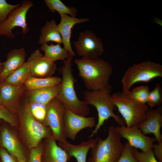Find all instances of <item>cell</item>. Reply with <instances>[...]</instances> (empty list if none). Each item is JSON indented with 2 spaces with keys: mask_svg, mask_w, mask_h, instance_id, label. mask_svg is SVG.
<instances>
[{
  "mask_svg": "<svg viewBox=\"0 0 162 162\" xmlns=\"http://www.w3.org/2000/svg\"><path fill=\"white\" fill-rule=\"evenodd\" d=\"M74 62L79 76L88 90H98L109 84L112 68L108 62L99 57H84L76 59Z\"/></svg>",
  "mask_w": 162,
  "mask_h": 162,
  "instance_id": "6da1fadb",
  "label": "cell"
},
{
  "mask_svg": "<svg viewBox=\"0 0 162 162\" xmlns=\"http://www.w3.org/2000/svg\"><path fill=\"white\" fill-rule=\"evenodd\" d=\"M71 56L64 62V64L59 69L62 75L60 89L57 98L66 109L81 116H86L90 112V110L86 102L79 99L75 88V79L72 73V60Z\"/></svg>",
  "mask_w": 162,
  "mask_h": 162,
  "instance_id": "7a4b0ae2",
  "label": "cell"
},
{
  "mask_svg": "<svg viewBox=\"0 0 162 162\" xmlns=\"http://www.w3.org/2000/svg\"><path fill=\"white\" fill-rule=\"evenodd\" d=\"M111 90V85L109 84L101 89L96 91L86 90L83 93L84 100L88 105L94 106L98 113V122L90 136V138L97 133L104 122L110 118H112L120 125L125 124L123 118L114 112L116 107L111 99L110 93Z\"/></svg>",
  "mask_w": 162,
  "mask_h": 162,
  "instance_id": "3957f363",
  "label": "cell"
},
{
  "mask_svg": "<svg viewBox=\"0 0 162 162\" xmlns=\"http://www.w3.org/2000/svg\"><path fill=\"white\" fill-rule=\"evenodd\" d=\"M107 132L105 139L97 137L96 144L91 148L88 162H116L121 156L124 145L120 135L113 125L108 127Z\"/></svg>",
  "mask_w": 162,
  "mask_h": 162,
  "instance_id": "277c9868",
  "label": "cell"
},
{
  "mask_svg": "<svg viewBox=\"0 0 162 162\" xmlns=\"http://www.w3.org/2000/svg\"><path fill=\"white\" fill-rule=\"evenodd\" d=\"M111 99L122 115L127 127L138 126L146 118L149 107L132 98L122 91L111 95Z\"/></svg>",
  "mask_w": 162,
  "mask_h": 162,
  "instance_id": "5b68a950",
  "label": "cell"
},
{
  "mask_svg": "<svg viewBox=\"0 0 162 162\" xmlns=\"http://www.w3.org/2000/svg\"><path fill=\"white\" fill-rule=\"evenodd\" d=\"M19 114L23 135L30 148L37 147L43 139L53 136L50 128L36 119L26 104Z\"/></svg>",
  "mask_w": 162,
  "mask_h": 162,
  "instance_id": "8992f818",
  "label": "cell"
},
{
  "mask_svg": "<svg viewBox=\"0 0 162 162\" xmlns=\"http://www.w3.org/2000/svg\"><path fill=\"white\" fill-rule=\"evenodd\" d=\"M162 77V66L149 61L134 64L125 71L121 80L123 91L128 93L131 87L138 82H148Z\"/></svg>",
  "mask_w": 162,
  "mask_h": 162,
  "instance_id": "52a82bcc",
  "label": "cell"
},
{
  "mask_svg": "<svg viewBox=\"0 0 162 162\" xmlns=\"http://www.w3.org/2000/svg\"><path fill=\"white\" fill-rule=\"evenodd\" d=\"M66 108L56 97L46 104V112L43 123L50 129L56 140H67L64 128V116Z\"/></svg>",
  "mask_w": 162,
  "mask_h": 162,
  "instance_id": "ba28073f",
  "label": "cell"
},
{
  "mask_svg": "<svg viewBox=\"0 0 162 162\" xmlns=\"http://www.w3.org/2000/svg\"><path fill=\"white\" fill-rule=\"evenodd\" d=\"M33 5L32 2L30 1H22L21 5L14 9L6 20L0 23V36L14 38L15 35L13 33L12 30L16 27L21 28L23 34H26L29 30L26 22V15L29 9Z\"/></svg>",
  "mask_w": 162,
  "mask_h": 162,
  "instance_id": "9c48e42d",
  "label": "cell"
},
{
  "mask_svg": "<svg viewBox=\"0 0 162 162\" xmlns=\"http://www.w3.org/2000/svg\"><path fill=\"white\" fill-rule=\"evenodd\" d=\"M73 44L78 55L82 57H99L104 51L101 40L89 30L80 32Z\"/></svg>",
  "mask_w": 162,
  "mask_h": 162,
  "instance_id": "30bf717a",
  "label": "cell"
},
{
  "mask_svg": "<svg viewBox=\"0 0 162 162\" xmlns=\"http://www.w3.org/2000/svg\"><path fill=\"white\" fill-rule=\"evenodd\" d=\"M115 128L121 137L128 140L132 147L140 149L142 152L152 148L154 142L157 141L154 137H148L143 134L137 126L128 127L122 125L117 126Z\"/></svg>",
  "mask_w": 162,
  "mask_h": 162,
  "instance_id": "8fae6325",
  "label": "cell"
},
{
  "mask_svg": "<svg viewBox=\"0 0 162 162\" xmlns=\"http://www.w3.org/2000/svg\"><path fill=\"white\" fill-rule=\"evenodd\" d=\"M65 133L67 138L74 140L78 133L86 128L95 126L94 117H86L76 114L66 109L64 116Z\"/></svg>",
  "mask_w": 162,
  "mask_h": 162,
  "instance_id": "7c38bea8",
  "label": "cell"
},
{
  "mask_svg": "<svg viewBox=\"0 0 162 162\" xmlns=\"http://www.w3.org/2000/svg\"><path fill=\"white\" fill-rule=\"evenodd\" d=\"M30 66L31 76L38 78L52 76L57 70L56 64L44 57L39 49L33 51L27 60Z\"/></svg>",
  "mask_w": 162,
  "mask_h": 162,
  "instance_id": "4fadbf2b",
  "label": "cell"
},
{
  "mask_svg": "<svg viewBox=\"0 0 162 162\" xmlns=\"http://www.w3.org/2000/svg\"><path fill=\"white\" fill-rule=\"evenodd\" d=\"M25 91L24 85L18 86L4 81L1 82L0 99L2 105L12 112H15Z\"/></svg>",
  "mask_w": 162,
  "mask_h": 162,
  "instance_id": "5bb4252c",
  "label": "cell"
},
{
  "mask_svg": "<svg viewBox=\"0 0 162 162\" xmlns=\"http://www.w3.org/2000/svg\"><path fill=\"white\" fill-rule=\"evenodd\" d=\"M162 113L161 106L148 110L146 119L138 126L144 134H153L158 143L162 142V136L160 131L162 126Z\"/></svg>",
  "mask_w": 162,
  "mask_h": 162,
  "instance_id": "9a60e30c",
  "label": "cell"
},
{
  "mask_svg": "<svg viewBox=\"0 0 162 162\" xmlns=\"http://www.w3.org/2000/svg\"><path fill=\"white\" fill-rule=\"evenodd\" d=\"M61 20L57 25L58 30L62 38L63 48L68 50L73 56L75 53L73 51L70 43L72 29L77 24L82 23L89 21L88 18H77L69 16L67 14H61Z\"/></svg>",
  "mask_w": 162,
  "mask_h": 162,
  "instance_id": "2e32d148",
  "label": "cell"
},
{
  "mask_svg": "<svg viewBox=\"0 0 162 162\" xmlns=\"http://www.w3.org/2000/svg\"><path fill=\"white\" fill-rule=\"evenodd\" d=\"M26 56L23 47L15 48L9 51L7 56L6 60L2 63V68L0 74V82L26 62Z\"/></svg>",
  "mask_w": 162,
  "mask_h": 162,
  "instance_id": "e0dca14e",
  "label": "cell"
},
{
  "mask_svg": "<svg viewBox=\"0 0 162 162\" xmlns=\"http://www.w3.org/2000/svg\"><path fill=\"white\" fill-rule=\"evenodd\" d=\"M97 137L90 139L77 145H73L68 141L59 142L58 146L68 154L69 158L74 157L77 162H86L87 154L90 149L96 144Z\"/></svg>",
  "mask_w": 162,
  "mask_h": 162,
  "instance_id": "ac0fdd59",
  "label": "cell"
},
{
  "mask_svg": "<svg viewBox=\"0 0 162 162\" xmlns=\"http://www.w3.org/2000/svg\"><path fill=\"white\" fill-rule=\"evenodd\" d=\"M45 139L43 162H67L69 159L68 154L57 144L53 137Z\"/></svg>",
  "mask_w": 162,
  "mask_h": 162,
  "instance_id": "d6986e66",
  "label": "cell"
},
{
  "mask_svg": "<svg viewBox=\"0 0 162 162\" xmlns=\"http://www.w3.org/2000/svg\"><path fill=\"white\" fill-rule=\"evenodd\" d=\"M60 89L59 85L31 91L25 93L27 103L36 102L47 104L58 95Z\"/></svg>",
  "mask_w": 162,
  "mask_h": 162,
  "instance_id": "ffe728a7",
  "label": "cell"
},
{
  "mask_svg": "<svg viewBox=\"0 0 162 162\" xmlns=\"http://www.w3.org/2000/svg\"><path fill=\"white\" fill-rule=\"evenodd\" d=\"M2 145L10 154L18 160H25L22 146L13 133L7 128H4L1 134Z\"/></svg>",
  "mask_w": 162,
  "mask_h": 162,
  "instance_id": "44dd1931",
  "label": "cell"
},
{
  "mask_svg": "<svg viewBox=\"0 0 162 162\" xmlns=\"http://www.w3.org/2000/svg\"><path fill=\"white\" fill-rule=\"evenodd\" d=\"M40 32L38 40L40 44H47L50 41L63 44L62 37L55 20L46 21L45 25L42 27Z\"/></svg>",
  "mask_w": 162,
  "mask_h": 162,
  "instance_id": "7402d4cb",
  "label": "cell"
},
{
  "mask_svg": "<svg viewBox=\"0 0 162 162\" xmlns=\"http://www.w3.org/2000/svg\"><path fill=\"white\" fill-rule=\"evenodd\" d=\"M61 80V78L57 76L41 78L31 76L26 81L24 86L26 91H31L59 85Z\"/></svg>",
  "mask_w": 162,
  "mask_h": 162,
  "instance_id": "603a6c76",
  "label": "cell"
},
{
  "mask_svg": "<svg viewBox=\"0 0 162 162\" xmlns=\"http://www.w3.org/2000/svg\"><path fill=\"white\" fill-rule=\"evenodd\" d=\"M40 49L44 52V57L53 62L57 60L64 62L72 56L68 50L62 47L59 44L50 45L47 44H43Z\"/></svg>",
  "mask_w": 162,
  "mask_h": 162,
  "instance_id": "cb8c5ba5",
  "label": "cell"
},
{
  "mask_svg": "<svg viewBox=\"0 0 162 162\" xmlns=\"http://www.w3.org/2000/svg\"><path fill=\"white\" fill-rule=\"evenodd\" d=\"M31 76L29 65L27 62H26L3 81L14 86H20L24 85L26 81Z\"/></svg>",
  "mask_w": 162,
  "mask_h": 162,
  "instance_id": "d4e9b609",
  "label": "cell"
},
{
  "mask_svg": "<svg viewBox=\"0 0 162 162\" xmlns=\"http://www.w3.org/2000/svg\"><path fill=\"white\" fill-rule=\"evenodd\" d=\"M44 1L49 10L53 13L56 11L60 15L69 14L73 17H75L76 15L77 11L75 8L68 7L60 0H45Z\"/></svg>",
  "mask_w": 162,
  "mask_h": 162,
  "instance_id": "484cf974",
  "label": "cell"
},
{
  "mask_svg": "<svg viewBox=\"0 0 162 162\" xmlns=\"http://www.w3.org/2000/svg\"><path fill=\"white\" fill-rule=\"evenodd\" d=\"M150 92L149 87L146 85L136 87L130 90L128 94L130 98L136 101L146 104Z\"/></svg>",
  "mask_w": 162,
  "mask_h": 162,
  "instance_id": "4316f807",
  "label": "cell"
},
{
  "mask_svg": "<svg viewBox=\"0 0 162 162\" xmlns=\"http://www.w3.org/2000/svg\"><path fill=\"white\" fill-rule=\"evenodd\" d=\"M32 116L37 120L43 123L46 112V104L38 103H26Z\"/></svg>",
  "mask_w": 162,
  "mask_h": 162,
  "instance_id": "83f0119b",
  "label": "cell"
},
{
  "mask_svg": "<svg viewBox=\"0 0 162 162\" xmlns=\"http://www.w3.org/2000/svg\"><path fill=\"white\" fill-rule=\"evenodd\" d=\"M162 103V90L160 83L156 84L154 89L150 91L147 103L151 107L159 106Z\"/></svg>",
  "mask_w": 162,
  "mask_h": 162,
  "instance_id": "f1b7e54d",
  "label": "cell"
},
{
  "mask_svg": "<svg viewBox=\"0 0 162 162\" xmlns=\"http://www.w3.org/2000/svg\"><path fill=\"white\" fill-rule=\"evenodd\" d=\"M132 152L138 162H159L153 153L152 148L146 152H140L136 149L132 148Z\"/></svg>",
  "mask_w": 162,
  "mask_h": 162,
  "instance_id": "f546056e",
  "label": "cell"
},
{
  "mask_svg": "<svg viewBox=\"0 0 162 162\" xmlns=\"http://www.w3.org/2000/svg\"><path fill=\"white\" fill-rule=\"evenodd\" d=\"M20 5V3L11 4L5 0H0V23L4 21L10 14Z\"/></svg>",
  "mask_w": 162,
  "mask_h": 162,
  "instance_id": "4dcf8cb0",
  "label": "cell"
},
{
  "mask_svg": "<svg viewBox=\"0 0 162 162\" xmlns=\"http://www.w3.org/2000/svg\"><path fill=\"white\" fill-rule=\"evenodd\" d=\"M132 148L126 142L124 145L122 154L116 162H138L133 154Z\"/></svg>",
  "mask_w": 162,
  "mask_h": 162,
  "instance_id": "1f68e13d",
  "label": "cell"
},
{
  "mask_svg": "<svg viewBox=\"0 0 162 162\" xmlns=\"http://www.w3.org/2000/svg\"><path fill=\"white\" fill-rule=\"evenodd\" d=\"M0 119L3 120L12 126L16 124V119L13 113L2 104L0 105Z\"/></svg>",
  "mask_w": 162,
  "mask_h": 162,
  "instance_id": "d6a6232c",
  "label": "cell"
},
{
  "mask_svg": "<svg viewBox=\"0 0 162 162\" xmlns=\"http://www.w3.org/2000/svg\"><path fill=\"white\" fill-rule=\"evenodd\" d=\"M44 146H38L32 149L29 156L28 162H42Z\"/></svg>",
  "mask_w": 162,
  "mask_h": 162,
  "instance_id": "836d02e7",
  "label": "cell"
},
{
  "mask_svg": "<svg viewBox=\"0 0 162 162\" xmlns=\"http://www.w3.org/2000/svg\"><path fill=\"white\" fill-rule=\"evenodd\" d=\"M152 151L155 158L159 162H162V142L154 143Z\"/></svg>",
  "mask_w": 162,
  "mask_h": 162,
  "instance_id": "e575fe53",
  "label": "cell"
},
{
  "mask_svg": "<svg viewBox=\"0 0 162 162\" xmlns=\"http://www.w3.org/2000/svg\"><path fill=\"white\" fill-rule=\"evenodd\" d=\"M0 156L2 162H15L13 156L2 148H0Z\"/></svg>",
  "mask_w": 162,
  "mask_h": 162,
  "instance_id": "d590c367",
  "label": "cell"
},
{
  "mask_svg": "<svg viewBox=\"0 0 162 162\" xmlns=\"http://www.w3.org/2000/svg\"><path fill=\"white\" fill-rule=\"evenodd\" d=\"M18 162H26L25 160H18Z\"/></svg>",
  "mask_w": 162,
  "mask_h": 162,
  "instance_id": "8d00e7d4",
  "label": "cell"
},
{
  "mask_svg": "<svg viewBox=\"0 0 162 162\" xmlns=\"http://www.w3.org/2000/svg\"><path fill=\"white\" fill-rule=\"evenodd\" d=\"M2 67V62L0 61V68H1Z\"/></svg>",
  "mask_w": 162,
  "mask_h": 162,
  "instance_id": "74e56055",
  "label": "cell"
},
{
  "mask_svg": "<svg viewBox=\"0 0 162 162\" xmlns=\"http://www.w3.org/2000/svg\"><path fill=\"white\" fill-rule=\"evenodd\" d=\"M2 102H1V100L0 99V105H2Z\"/></svg>",
  "mask_w": 162,
  "mask_h": 162,
  "instance_id": "f35d334b",
  "label": "cell"
},
{
  "mask_svg": "<svg viewBox=\"0 0 162 162\" xmlns=\"http://www.w3.org/2000/svg\"><path fill=\"white\" fill-rule=\"evenodd\" d=\"M1 70H2V69H0V74L1 72Z\"/></svg>",
  "mask_w": 162,
  "mask_h": 162,
  "instance_id": "ab89813d",
  "label": "cell"
}]
</instances>
